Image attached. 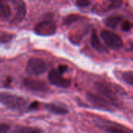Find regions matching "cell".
Segmentation results:
<instances>
[{"label": "cell", "instance_id": "cell-13", "mask_svg": "<svg viewBox=\"0 0 133 133\" xmlns=\"http://www.w3.org/2000/svg\"><path fill=\"white\" fill-rule=\"evenodd\" d=\"M101 129H103L105 132L108 133H132L131 130L120 125L103 126L101 127Z\"/></svg>", "mask_w": 133, "mask_h": 133}, {"label": "cell", "instance_id": "cell-20", "mask_svg": "<svg viewBox=\"0 0 133 133\" xmlns=\"http://www.w3.org/2000/svg\"><path fill=\"white\" fill-rule=\"evenodd\" d=\"M10 130V126L5 123H0V133H8Z\"/></svg>", "mask_w": 133, "mask_h": 133}, {"label": "cell", "instance_id": "cell-15", "mask_svg": "<svg viewBox=\"0 0 133 133\" xmlns=\"http://www.w3.org/2000/svg\"><path fill=\"white\" fill-rule=\"evenodd\" d=\"M81 19H82V16H80L79 15H77V14H70V15H69L66 17L64 18L63 23L65 24V25H71V24L77 22L78 20H79Z\"/></svg>", "mask_w": 133, "mask_h": 133}, {"label": "cell", "instance_id": "cell-21", "mask_svg": "<svg viewBox=\"0 0 133 133\" xmlns=\"http://www.w3.org/2000/svg\"><path fill=\"white\" fill-rule=\"evenodd\" d=\"M121 5H122V2L121 1H118V0L112 1V2H111V4L108 5L109 6L108 9H115V8L119 7Z\"/></svg>", "mask_w": 133, "mask_h": 133}, {"label": "cell", "instance_id": "cell-1", "mask_svg": "<svg viewBox=\"0 0 133 133\" xmlns=\"http://www.w3.org/2000/svg\"><path fill=\"white\" fill-rule=\"evenodd\" d=\"M0 104L10 110L23 111L27 108L28 101L20 96L5 92H0Z\"/></svg>", "mask_w": 133, "mask_h": 133}, {"label": "cell", "instance_id": "cell-3", "mask_svg": "<svg viewBox=\"0 0 133 133\" xmlns=\"http://www.w3.org/2000/svg\"><path fill=\"white\" fill-rule=\"evenodd\" d=\"M101 36L104 43L112 49L118 50L124 45L123 41L121 37L115 32L109 30H103L101 33Z\"/></svg>", "mask_w": 133, "mask_h": 133}, {"label": "cell", "instance_id": "cell-23", "mask_svg": "<svg viewBox=\"0 0 133 133\" xmlns=\"http://www.w3.org/2000/svg\"><path fill=\"white\" fill-rule=\"evenodd\" d=\"M39 108V103L37 101H34L33 103H31L30 105H28V110L29 111H34L36 110Z\"/></svg>", "mask_w": 133, "mask_h": 133}, {"label": "cell", "instance_id": "cell-16", "mask_svg": "<svg viewBox=\"0 0 133 133\" xmlns=\"http://www.w3.org/2000/svg\"><path fill=\"white\" fill-rule=\"evenodd\" d=\"M122 79L125 81L126 83L129 84L130 86H132L133 84V72L132 71L124 72H122Z\"/></svg>", "mask_w": 133, "mask_h": 133}, {"label": "cell", "instance_id": "cell-2", "mask_svg": "<svg viewBox=\"0 0 133 133\" xmlns=\"http://www.w3.org/2000/svg\"><path fill=\"white\" fill-rule=\"evenodd\" d=\"M87 100L90 104L94 106L96 108L102 111H113L114 108H116L115 105H114L112 103H111L105 98L96 94H93L91 93H88L87 94Z\"/></svg>", "mask_w": 133, "mask_h": 133}, {"label": "cell", "instance_id": "cell-7", "mask_svg": "<svg viewBox=\"0 0 133 133\" xmlns=\"http://www.w3.org/2000/svg\"><path fill=\"white\" fill-rule=\"evenodd\" d=\"M48 81L51 84L61 87V88H69L71 86V81L62 76L56 69H51L48 75Z\"/></svg>", "mask_w": 133, "mask_h": 133}, {"label": "cell", "instance_id": "cell-6", "mask_svg": "<svg viewBox=\"0 0 133 133\" xmlns=\"http://www.w3.org/2000/svg\"><path fill=\"white\" fill-rule=\"evenodd\" d=\"M94 86H95V89L104 97V98L109 101L116 107L118 106L117 104L118 99L116 97L115 92H114V90H112L111 87H109L108 84L104 83L102 82H96L94 83Z\"/></svg>", "mask_w": 133, "mask_h": 133}, {"label": "cell", "instance_id": "cell-18", "mask_svg": "<svg viewBox=\"0 0 133 133\" xmlns=\"http://www.w3.org/2000/svg\"><path fill=\"white\" fill-rule=\"evenodd\" d=\"M132 29V23L129 20H125L122 23V30L124 32H129Z\"/></svg>", "mask_w": 133, "mask_h": 133}, {"label": "cell", "instance_id": "cell-22", "mask_svg": "<svg viewBox=\"0 0 133 133\" xmlns=\"http://www.w3.org/2000/svg\"><path fill=\"white\" fill-rule=\"evenodd\" d=\"M60 74H64L65 72H66L68 71V66L65 65H60L58 67V69H56Z\"/></svg>", "mask_w": 133, "mask_h": 133}, {"label": "cell", "instance_id": "cell-11", "mask_svg": "<svg viewBox=\"0 0 133 133\" xmlns=\"http://www.w3.org/2000/svg\"><path fill=\"white\" fill-rule=\"evenodd\" d=\"M45 109L50 113L58 115H65L69 114V110L62 106H59L54 104H46L44 105Z\"/></svg>", "mask_w": 133, "mask_h": 133}, {"label": "cell", "instance_id": "cell-12", "mask_svg": "<svg viewBox=\"0 0 133 133\" xmlns=\"http://www.w3.org/2000/svg\"><path fill=\"white\" fill-rule=\"evenodd\" d=\"M12 15L10 6L5 2H0V21L8 20Z\"/></svg>", "mask_w": 133, "mask_h": 133}, {"label": "cell", "instance_id": "cell-24", "mask_svg": "<svg viewBox=\"0 0 133 133\" xmlns=\"http://www.w3.org/2000/svg\"><path fill=\"white\" fill-rule=\"evenodd\" d=\"M23 133H41V131L38 129H30L29 132H24Z\"/></svg>", "mask_w": 133, "mask_h": 133}, {"label": "cell", "instance_id": "cell-17", "mask_svg": "<svg viewBox=\"0 0 133 133\" xmlns=\"http://www.w3.org/2000/svg\"><path fill=\"white\" fill-rule=\"evenodd\" d=\"M13 38V35L11 34L3 33L0 34V44H5L9 42Z\"/></svg>", "mask_w": 133, "mask_h": 133}, {"label": "cell", "instance_id": "cell-10", "mask_svg": "<svg viewBox=\"0 0 133 133\" xmlns=\"http://www.w3.org/2000/svg\"><path fill=\"white\" fill-rule=\"evenodd\" d=\"M90 42H91V45L92 47L97 51L100 53H108V51L106 48V47H104L101 43V41L97 36V30L95 29L92 30V34H91V38H90Z\"/></svg>", "mask_w": 133, "mask_h": 133}, {"label": "cell", "instance_id": "cell-4", "mask_svg": "<svg viewBox=\"0 0 133 133\" xmlns=\"http://www.w3.org/2000/svg\"><path fill=\"white\" fill-rule=\"evenodd\" d=\"M47 70V65L41 58H30L26 65V72L30 75H41L45 72Z\"/></svg>", "mask_w": 133, "mask_h": 133}, {"label": "cell", "instance_id": "cell-9", "mask_svg": "<svg viewBox=\"0 0 133 133\" xmlns=\"http://www.w3.org/2000/svg\"><path fill=\"white\" fill-rule=\"evenodd\" d=\"M12 3L16 6V14L12 19L11 23L16 24L22 22L24 19L26 12V8L25 3L23 1H15L12 2Z\"/></svg>", "mask_w": 133, "mask_h": 133}, {"label": "cell", "instance_id": "cell-19", "mask_svg": "<svg viewBox=\"0 0 133 133\" xmlns=\"http://www.w3.org/2000/svg\"><path fill=\"white\" fill-rule=\"evenodd\" d=\"M76 5L79 7H87L90 5V2L87 0H77L76 2Z\"/></svg>", "mask_w": 133, "mask_h": 133}, {"label": "cell", "instance_id": "cell-14", "mask_svg": "<svg viewBox=\"0 0 133 133\" xmlns=\"http://www.w3.org/2000/svg\"><path fill=\"white\" fill-rule=\"evenodd\" d=\"M122 20V16H111L104 19V23L107 26L111 29H116Z\"/></svg>", "mask_w": 133, "mask_h": 133}, {"label": "cell", "instance_id": "cell-5", "mask_svg": "<svg viewBox=\"0 0 133 133\" xmlns=\"http://www.w3.org/2000/svg\"><path fill=\"white\" fill-rule=\"evenodd\" d=\"M57 26L55 22L44 20L38 23L34 27V33L39 36H51L56 33Z\"/></svg>", "mask_w": 133, "mask_h": 133}, {"label": "cell", "instance_id": "cell-8", "mask_svg": "<svg viewBox=\"0 0 133 133\" xmlns=\"http://www.w3.org/2000/svg\"><path fill=\"white\" fill-rule=\"evenodd\" d=\"M23 84L26 89L34 92H46L48 90V87L47 83L42 80L26 78L23 79Z\"/></svg>", "mask_w": 133, "mask_h": 133}]
</instances>
